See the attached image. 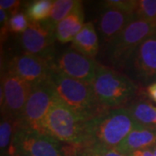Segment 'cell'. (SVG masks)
<instances>
[{"label": "cell", "mask_w": 156, "mask_h": 156, "mask_svg": "<svg viewBox=\"0 0 156 156\" xmlns=\"http://www.w3.org/2000/svg\"><path fill=\"white\" fill-rule=\"evenodd\" d=\"M139 125L127 108L107 109L85 122L82 145L116 147Z\"/></svg>", "instance_id": "6da1fadb"}, {"label": "cell", "mask_w": 156, "mask_h": 156, "mask_svg": "<svg viewBox=\"0 0 156 156\" xmlns=\"http://www.w3.org/2000/svg\"><path fill=\"white\" fill-rule=\"evenodd\" d=\"M49 82L56 97L84 121L107 110L99 103L91 84L52 71Z\"/></svg>", "instance_id": "7a4b0ae2"}, {"label": "cell", "mask_w": 156, "mask_h": 156, "mask_svg": "<svg viewBox=\"0 0 156 156\" xmlns=\"http://www.w3.org/2000/svg\"><path fill=\"white\" fill-rule=\"evenodd\" d=\"M91 86L99 103L106 109L126 108L139 93V86L133 80L101 64Z\"/></svg>", "instance_id": "3957f363"}, {"label": "cell", "mask_w": 156, "mask_h": 156, "mask_svg": "<svg viewBox=\"0 0 156 156\" xmlns=\"http://www.w3.org/2000/svg\"><path fill=\"white\" fill-rule=\"evenodd\" d=\"M85 122L56 95L43 122L41 133L50 135L63 144L82 145Z\"/></svg>", "instance_id": "277c9868"}, {"label": "cell", "mask_w": 156, "mask_h": 156, "mask_svg": "<svg viewBox=\"0 0 156 156\" xmlns=\"http://www.w3.org/2000/svg\"><path fill=\"white\" fill-rule=\"evenodd\" d=\"M156 33V21L135 17L115 40L108 45V57L115 67L131 61L134 52L146 39Z\"/></svg>", "instance_id": "5b68a950"}, {"label": "cell", "mask_w": 156, "mask_h": 156, "mask_svg": "<svg viewBox=\"0 0 156 156\" xmlns=\"http://www.w3.org/2000/svg\"><path fill=\"white\" fill-rule=\"evenodd\" d=\"M11 147L30 156H67L65 144L50 135L18 124Z\"/></svg>", "instance_id": "8992f818"}, {"label": "cell", "mask_w": 156, "mask_h": 156, "mask_svg": "<svg viewBox=\"0 0 156 156\" xmlns=\"http://www.w3.org/2000/svg\"><path fill=\"white\" fill-rule=\"evenodd\" d=\"M55 98L56 94L49 82V78L34 85L17 124L41 132L43 122Z\"/></svg>", "instance_id": "52a82bcc"}, {"label": "cell", "mask_w": 156, "mask_h": 156, "mask_svg": "<svg viewBox=\"0 0 156 156\" xmlns=\"http://www.w3.org/2000/svg\"><path fill=\"white\" fill-rule=\"evenodd\" d=\"M31 89L32 86L30 84L2 67L0 88L1 115L5 114L18 121Z\"/></svg>", "instance_id": "ba28073f"}, {"label": "cell", "mask_w": 156, "mask_h": 156, "mask_svg": "<svg viewBox=\"0 0 156 156\" xmlns=\"http://www.w3.org/2000/svg\"><path fill=\"white\" fill-rule=\"evenodd\" d=\"M100 63L82 55L72 48L54 56L51 61V70L91 84L95 80Z\"/></svg>", "instance_id": "9c48e42d"}, {"label": "cell", "mask_w": 156, "mask_h": 156, "mask_svg": "<svg viewBox=\"0 0 156 156\" xmlns=\"http://www.w3.org/2000/svg\"><path fill=\"white\" fill-rule=\"evenodd\" d=\"M51 61L42 56L23 52L12 56L2 67L33 87L49 78L51 73Z\"/></svg>", "instance_id": "30bf717a"}, {"label": "cell", "mask_w": 156, "mask_h": 156, "mask_svg": "<svg viewBox=\"0 0 156 156\" xmlns=\"http://www.w3.org/2000/svg\"><path fill=\"white\" fill-rule=\"evenodd\" d=\"M56 40V29L45 21L30 23L28 29L21 35L20 42L23 52L52 60Z\"/></svg>", "instance_id": "8fae6325"}, {"label": "cell", "mask_w": 156, "mask_h": 156, "mask_svg": "<svg viewBox=\"0 0 156 156\" xmlns=\"http://www.w3.org/2000/svg\"><path fill=\"white\" fill-rule=\"evenodd\" d=\"M134 75L141 83H156V33L140 45L131 61Z\"/></svg>", "instance_id": "7c38bea8"}, {"label": "cell", "mask_w": 156, "mask_h": 156, "mask_svg": "<svg viewBox=\"0 0 156 156\" xmlns=\"http://www.w3.org/2000/svg\"><path fill=\"white\" fill-rule=\"evenodd\" d=\"M135 17L134 14L103 8L98 18V30L102 41L109 44Z\"/></svg>", "instance_id": "4fadbf2b"}, {"label": "cell", "mask_w": 156, "mask_h": 156, "mask_svg": "<svg viewBox=\"0 0 156 156\" xmlns=\"http://www.w3.org/2000/svg\"><path fill=\"white\" fill-rule=\"evenodd\" d=\"M156 144V127L139 125L133 129L122 141L117 146V150L125 156L134 151L152 148Z\"/></svg>", "instance_id": "5bb4252c"}, {"label": "cell", "mask_w": 156, "mask_h": 156, "mask_svg": "<svg viewBox=\"0 0 156 156\" xmlns=\"http://www.w3.org/2000/svg\"><path fill=\"white\" fill-rule=\"evenodd\" d=\"M84 25V10L83 2L79 1L72 12L57 24L56 39L62 44L72 42Z\"/></svg>", "instance_id": "9a60e30c"}, {"label": "cell", "mask_w": 156, "mask_h": 156, "mask_svg": "<svg viewBox=\"0 0 156 156\" xmlns=\"http://www.w3.org/2000/svg\"><path fill=\"white\" fill-rule=\"evenodd\" d=\"M71 48L82 55L95 60L99 52V38L91 22L84 23L83 27L72 41Z\"/></svg>", "instance_id": "2e32d148"}, {"label": "cell", "mask_w": 156, "mask_h": 156, "mask_svg": "<svg viewBox=\"0 0 156 156\" xmlns=\"http://www.w3.org/2000/svg\"><path fill=\"white\" fill-rule=\"evenodd\" d=\"M136 122L144 127H156V108L145 99H134L126 107Z\"/></svg>", "instance_id": "e0dca14e"}, {"label": "cell", "mask_w": 156, "mask_h": 156, "mask_svg": "<svg viewBox=\"0 0 156 156\" xmlns=\"http://www.w3.org/2000/svg\"><path fill=\"white\" fill-rule=\"evenodd\" d=\"M67 156H125L115 147L98 145H69L66 144Z\"/></svg>", "instance_id": "ac0fdd59"}, {"label": "cell", "mask_w": 156, "mask_h": 156, "mask_svg": "<svg viewBox=\"0 0 156 156\" xmlns=\"http://www.w3.org/2000/svg\"><path fill=\"white\" fill-rule=\"evenodd\" d=\"M54 2V0H34L30 2L25 12L29 20L36 23L49 20Z\"/></svg>", "instance_id": "d6986e66"}, {"label": "cell", "mask_w": 156, "mask_h": 156, "mask_svg": "<svg viewBox=\"0 0 156 156\" xmlns=\"http://www.w3.org/2000/svg\"><path fill=\"white\" fill-rule=\"evenodd\" d=\"M17 121L7 115H1L0 122V149L1 155L9 152Z\"/></svg>", "instance_id": "ffe728a7"}, {"label": "cell", "mask_w": 156, "mask_h": 156, "mask_svg": "<svg viewBox=\"0 0 156 156\" xmlns=\"http://www.w3.org/2000/svg\"><path fill=\"white\" fill-rule=\"evenodd\" d=\"M78 3L79 0H55L48 23L56 29L57 24L72 12Z\"/></svg>", "instance_id": "44dd1931"}, {"label": "cell", "mask_w": 156, "mask_h": 156, "mask_svg": "<svg viewBox=\"0 0 156 156\" xmlns=\"http://www.w3.org/2000/svg\"><path fill=\"white\" fill-rule=\"evenodd\" d=\"M135 17L148 21H156V0H140Z\"/></svg>", "instance_id": "7402d4cb"}, {"label": "cell", "mask_w": 156, "mask_h": 156, "mask_svg": "<svg viewBox=\"0 0 156 156\" xmlns=\"http://www.w3.org/2000/svg\"><path fill=\"white\" fill-rule=\"evenodd\" d=\"M101 5L104 9H114V10L135 15L138 1L137 0H105V1H101Z\"/></svg>", "instance_id": "603a6c76"}, {"label": "cell", "mask_w": 156, "mask_h": 156, "mask_svg": "<svg viewBox=\"0 0 156 156\" xmlns=\"http://www.w3.org/2000/svg\"><path fill=\"white\" fill-rule=\"evenodd\" d=\"M30 23V21L29 20L26 13L23 11H18L17 13L10 17V32L22 35L28 29Z\"/></svg>", "instance_id": "cb8c5ba5"}, {"label": "cell", "mask_w": 156, "mask_h": 156, "mask_svg": "<svg viewBox=\"0 0 156 156\" xmlns=\"http://www.w3.org/2000/svg\"><path fill=\"white\" fill-rule=\"evenodd\" d=\"M10 16L4 10L0 9V36H1V44L5 42L10 33V26H9Z\"/></svg>", "instance_id": "d4e9b609"}, {"label": "cell", "mask_w": 156, "mask_h": 156, "mask_svg": "<svg viewBox=\"0 0 156 156\" xmlns=\"http://www.w3.org/2000/svg\"><path fill=\"white\" fill-rule=\"evenodd\" d=\"M21 1L18 0H1L0 1V9L5 11L9 16L11 17L12 15L17 13L21 5Z\"/></svg>", "instance_id": "484cf974"}, {"label": "cell", "mask_w": 156, "mask_h": 156, "mask_svg": "<svg viewBox=\"0 0 156 156\" xmlns=\"http://www.w3.org/2000/svg\"><path fill=\"white\" fill-rule=\"evenodd\" d=\"M146 92H147V95L148 96V98L156 103V83L149 84L147 87Z\"/></svg>", "instance_id": "4316f807"}, {"label": "cell", "mask_w": 156, "mask_h": 156, "mask_svg": "<svg viewBox=\"0 0 156 156\" xmlns=\"http://www.w3.org/2000/svg\"><path fill=\"white\" fill-rule=\"evenodd\" d=\"M128 156H154L152 148H147V149H141V150L134 151L131 153Z\"/></svg>", "instance_id": "83f0119b"}, {"label": "cell", "mask_w": 156, "mask_h": 156, "mask_svg": "<svg viewBox=\"0 0 156 156\" xmlns=\"http://www.w3.org/2000/svg\"><path fill=\"white\" fill-rule=\"evenodd\" d=\"M9 152H10L13 156H30L29 154H24V153H22V152H20V151L13 149L11 147H10V149H9Z\"/></svg>", "instance_id": "f1b7e54d"}, {"label": "cell", "mask_w": 156, "mask_h": 156, "mask_svg": "<svg viewBox=\"0 0 156 156\" xmlns=\"http://www.w3.org/2000/svg\"><path fill=\"white\" fill-rule=\"evenodd\" d=\"M152 150H153V153H154V156H156V144L152 147Z\"/></svg>", "instance_id": "f546056e"}, {"label": "cell", "mask_w": 156, "mask_h": 156, "mask_svg": "<svg viewBox=\"0 0 156 156\" xmlns=\"http://www.w3.org/2000/svg\"><path fill=\"white\" fill-rule=\"evenodd\" d=\"M1 156H13V155L11 154L10 152H7V153H5V154H4L3 155H1Z\"/></svg>", "instance_id": "4dcf8cb0"}]
</instances>
